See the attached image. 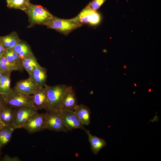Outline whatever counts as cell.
Wrapping results in <instances>:
<instances>
[{"mask_svg":"<svg viewBox=\"0 0 161 161\" xmlns=\"http://www.w3.org/2000/svg\"><path fill=\"white\" fill-rule=\"evenodd\" d=\"M68 86L64 84L54 86L46 85L44 87L46 91L47 107L46 111L58 112L60 109L62 101Z\"/></svg>","mask_w":161,"mask_h":161,"instance_id":"6da1fadb","label":"cell"},{"mask_svg":"<svg viewBox=\"0 0 161 161\" xmlns=\"http://www.w3.org/2000/svg\"><path fill=\"white\" fill-rule=\"evenodd\" d=\"M24 11L28 16L30 27L36 24L47 26L54 17L41 6L31 3Z\"/></svg>","mask_w":161,"mask_h":161,"instance_id":"7a4b0ae2","label":"cell"},{"mask_svg":"<svg viewBox=\"0 0 161 161\" xmlns=\"http://www.w3.org/2000/svg\"><path fill=\"white\" fill-rule=\"evenodd\" d=\"M2 96L6 105L15 108L24 106L33 107L32 95L24 94L13 89V90L8 94Z\"/></svg>","mask_w":161,"mask_h":161,"instance_id":"3957f363","label":"cell"},{"mask_svg":"<svg viewBox=\"0 0 161 161\" xmlns=\"http://www.w3.org/2000/svg\"><path fill=\"white\" fill-rule=\"evenodd\" d=\"M82 25L72 19H63L54 16L47 27L48 28L54 29L67 35L73 30Z\"/></svg>","mask_w":161,"mask_h":161,"instance_id":"277c9868","label":"cell"},{"mask_svg":"<svg viewBox=\"0 0 161 161\" xmlns=\"http://www.w3.org/2000/svg\"><path fill=\"white\" fill-rule=\"evenodd\" d=\"M38 111L34 107L30 106L15 108L14 117L12 126L14 129L23 128L29 118Z\"/></svg>","mask_w":161,"mask_h":161,"instance_id":"5b68a950","label":"cell"},{"mask_svg":"<svg viewBox=\"0 0 161 161\" xmlns=\"http://www.w3.org/2000/svg\"><path fill=\"white\" fill-rule=\"evenodd\" d=\"M23 128L30 134L46 129L45 113H35L29 118Z\"/></svg>","mask_w":161,"mask_h":161,"instance_id":"8992f818","label":"cell"},{"mask_svg":"<svg viewBox=\"0 0 161 161\" xmlns=\"http://www.w3.org/2000/svg\"><path fill=\"white\" fill-rule=\"evenodd\" d=\"M45 115L46 129L56 132L67 131L58 112L46 111Z\"/></svg>","mask_w":161,"mask_h":161,"instance_id":"52a82bcc","label":"cell"},{"mask_svg":"<svg viewBox=\"0 0 161 161\" xmlns=\"http://www.w3.org/2000/svg\"><path fill=\"white\" fill-rule=\"evenodd\" d=\"M58 112L67 131L77 129L83 130L85 132L87 131V130L84 127V125L80 122L74 111L60 110Z\"/></svg>","mask_w":161,"mask_h":161,"instance_id":"ba28073f","label":"cell"},{"mask_svg":"<svg viewBox=\"0 0 161 161\" xmlns=\"http://www.w3.org/2000/svg\"><path fill=\"white\" fill-rule=\"evenodd\" d=\"M72 19L82 25L84 24L95 25L100 22V16L96 11L86 7L77 16Z\"/></svg>","mask_w":161,"mask_h":161,"instance_id":"9c48e42d","label":"cell"},{"mask_svg":"<svg viewBox=\"0 0 161 161\" xmlns=\"http://www.w3.org/2000/svg\"><path fill=\"white\" fill-rule=\"evenodd\" d=\"M78 105L75 91L71 86H68L63 98L60 110L74 111Z\"/></svg>","mask_w":161,"mask_h":161,"instance_id":"30bf717a","label":"cell"},{"mask_svg":"<svg viewBox=\"0 0 161 161\" xmlns=\"http://www.w3.org/2000/svg\"><path fill=\"white\" fill-rule=\"evenodd\" d=\"M40 88L36 83L31 78L21 80L17 82L13 89L21 93L32 95Z\"/></svg>","mask_w":161,"mask_h":161,"instance_id":"8fae6325","label":"cell"},{"mask_svg":"<svg viewBox=\"0 0 161 161\" xmlns=\"http://www.w3.org/2000/svg\"><path fill=\"white\" fill-rule=\"evenodd\" d=\"M33 107L37 110L45 109L47 107V100L45 89L44 87L40 88L32 95Z\"/></svg>","mask_w":161,"mask_h":161,"instance_id":"7c38bea8","label":"cell"},{"mask_svg":"<svg viewBox=\"0 0 161 161\" xmlns=\"http://www.w3.org/2000/svg\"><path fill=\"white\" fill-rule=\"evenodd\" d=\"M47 77V69L40 65L36 68L29 75L40 88L44 87L46 84Z\"/></svg>","mask_w":161,"mask_h":161,"instance_id":"4fadbf2b","label":"cell"},{"mask_svg":"<svg viewBox=\"0 0 161 161\" xmlns=\"http://www.w3.org/2000/svg\"><path fill=\"white\" fill-rule=\"evenodd\" d=\"M74 112L84 125L88 126L90 124L91 111L87 106L83 104L78 105Z\"/></svg>","mask_w":161,"mask_h":161,"instance_id":"5bb4252c","label":"cell"},{"mask_svg":"<svg viewBox=\"0 0 161 161\" xmlns=\"http://www.w3.org/2000/svg\"><path fill=\"white\" fill-rule=\"evenodd\" d=\"M21 60L33 55L30 46L25 42L20 40L13 48Z\"/></svg>","mask_w":161,"mask_h":161,"instance_id":"9a60e30c","label":"cell"},{"mask_svg":"<svg viewBox=\"0 0 161 161\" xmlns=\"http://www.w3.org/2000/svg\"><path fill=\"white\" fill-rule=\"evenodd\" d=\"M4 55L7 60L14 66L16 71H22L24 70L22 61L13 49H5Z\"/></svg>","mask_w":161,"mask_h":161,"instance_id":"2e32d148","label":"cell"},{"mask_svg":"<svg viewBox=\"0 0 161 161\" xmlns=\"http://www.w3.org/2000/svg\"><path fill=\"white\" fill-rule=\"evenodd\" d=\"M86 132L88 136L92 151L95 154H97L101 149L106 145V141L103 139L92 135L88 130Z\"/></svg>","mask_w":161,"mask_h":161,"instance_id":"e0dca14e","label":"cell"},{"mask_svg":"<svg viewBox=\"0 0 161 161\" xmlns=\"http://www.w3.org/2000/svg\"><path fill=\"white\" fill-rule=\"evenodd\" d=\"M15 112V108L7 105L0 111V119L5 126H12Z\"/></svg>","mask_w":161,"mask_h":161,"instance_id":"ac0fdd59","label":"cell"},{"mask_svg":"<svg viewBox=\"0 0 161 161\" xmlns=\"http://www.w3.org/2000/svg\"><path fill=\"white\" fill-rule=\"evenodd\" d=\"M20 40L18 34L14 32L7 35L0 36V42L5 49H13Z\"/></svg>","mask_w":161,"mask_h":161,"instance_id":"d6986e66","label":"cell"},{"mask_svg":"<svg viewBox=\"0 0 161 161\" xmlns=\"http://www.w3.org/2000/svg\"><path fill=\"white\" fill-rule=\"evenodd\" d=\"M11 73L3 74L0 80V92L1 95L8 94L13 90L10 87Z\"/></svg>","mask_w":161,"mask_h":161,"instance_id":"ffe728a7","label":"cell"},{"mask_svg":"<svg viewBox=\"0 0 161 161\" xmlns=\"http://www.w3.org/2000/svg\"><path fill=\"white\" fill-rule=\"evenodd\" d=\"M22 61L24 69L27 72L29 75L32 74L36 68L40 65L34 54Z\"/></svg>","mask_w":161,"mask_h":161,"instance_id":"44dd1931","label":"cell"},{"mask_svg":"<svg viewBox=\"0 0 161 161\" xmlns=\"http://www.w3.org/2000/svg\"><path fill=\"white\" fill-rule=\"evenodd\" d=\"M30 0H6L7 7L24 11L30 4Z\"/></svg>","mask_w":161,"mask_h":161,"instance_id":"7402d4cb","label":"cell"},{"mask_svg":"<svg viewBox=\"0 0 161 161\" xmlns=\"http://www.w3.org/2000/svg\"><path fill=\"white\" fill-rule=\"evenodd\" d=\"M0 70L3 73H11L16 71L14 66L6 59L4 54L0 55Z\"/></svg>","mask_w":161,"mask_h":161,"instance_id":"603a6c76","label":"cell"},{"mask_svg":"<svg viewBox=\"0 0 161 161\" xmlns=\"http://www.w3.org/2000/svg\"><path fill=\"white\" fill-rule=\"evenodd\" d=\"M106 0H94L87 7L94 11L97 10Z\"/></svg>","mask_w":161,"mask_h":161,"instance_id":"cb8c5ba5","label":"cell"},{"mask_svg":"<svg viewBox=\"0 0 161 161\" xmlns=\"http://www.w3.org/2000/svg\"><path fill=\"white\" fill-rule=\"evenodd\" d=\"M15 129L12 126H4L0 129V141L10 131Z\"/></svg>","mask_w":161,"mask_h":161,"instance_id":"d4e9b609","label":"cell"},{"mask_svg":"<svg viewBox=\"0 0 161 161\" xmlns=\"http://www.w3.org/2000/svg\"><path fill=\"white\" fill-rule=\"evenodd\" d=\"M14 130H13L10 131L0 141V147L1 148H2L9 142Z\"/></svg>","mask_w":161,"mask_h":161,"instance_id":"484cf974","label":"cell"},{"mask_svg":"<svg viewBox=\"0 0 161 161\" xmlns=\"http://www.w3.org/2000/svg\"><path fill=\"white\" fill-rule=\"evenodd\" d=\"M3 161H20V159L18 157H10L9 156L6 155L2 159Z\"/></svg>","mask_w":161,"mask_h":161,"instance_id":"4316f807","label":"cell"},{"mask_svg":"<svg viewBox=\"0 0 161 161\" xmlns=\"http://www.w3.org/2000/svg\"><path fill=\"white\" fill-rule=\"evenodd\" d=\"M6 104L4 100L1 95H0V111L1 109L6 106Z\"/></svg>","mask_w":161,"mask_h":161,"instance_id":"83f0119b","label":"cell"},{"mask_svg":"<svg viewBox=\"0 0 161 161\" xmlns=\"http://www.w3.org/2000/svg\"><path fill=\"white\" fill-rule=\"evenodd\" d=\"M5 49L3 45L0 42V55L4 54Z\"/></svg>","mask_w":161,"mask_h":161,"instance_id":"f1b7e54d","label":"cell"},{"mask_svg":"<svg viewBox=\"0 0 161 161\" xmlns=\"http://www.w3.org/2000/svg\"><path fill=\"white\" fill-rule=\"evenodd\" d=\"M4 126H5L4 124L3 123L0 119V129Z\"/></svg>","mask_w":161,"mask_h":161,"instance_id":"f546056e","label":"cell"},{"mask_svg":"<svg viewBox=\"0 0 161 161\" xmlns=\"http://www.w3.org/2000/svg\"><path fill=\"white\" fill-rule=\"evenodd\" d=\"M3 73L0 70V80Z\"/></svg>","mask_w":161,"mask_h":161,"instance_id":"4dcf8cb0","label":"cell"},{"mask_svg":"<svg viewBox=\"0 0 161 161\" xmlns=\"http://www.w3.org/2000/svg\"><path fill=\"white\" fill-rule=\"evenodd\" d=\"M123 67L125 69H126V68H127L126 66H125V65H124L123 66Z\"/></svg>","mask_w":161,"mask_h":161,"instance_id":"1f68e13d","label":"cell"},{"mask_svg":"<svg viewBox=\"0 0 161 161\" xmlns=\"http://www.w3.org/2000/svg\"><path fill=\"white\" fill-rule=\"evenodd\" d=\"M1 148L0 147V157L1 154Z\"/></svg>","mask_w":161,"mask_h":161,"instance_id":"d6a6232c","label":"cell"},{"mask_svg":"<svg viewBox=\"0 0 161 161\" xmlns=\"http://www.w3.org/2000/svg\"><path fill=\"white\" fill-rule=\"evenodd\" d=\"M134 85H135L134 86H137L136 84H134Z\"/></svg>","mask_w":161,"mask_h":161,"instance_id":"836d02e7","label":"cell"},{"mask_svg":"<svg viewBox=\"0 0 161 161\" xmlns=\"http://www.w3.org/2000/svg\"><path fill=\"white\" fill-rule=\"evenodd\" d=\"M1 95V92H0V95Z\"/></svg>","mask_w":161,"mask_h":161,"instance_id":"e575fe53","label":"cell"}]
</instances>
